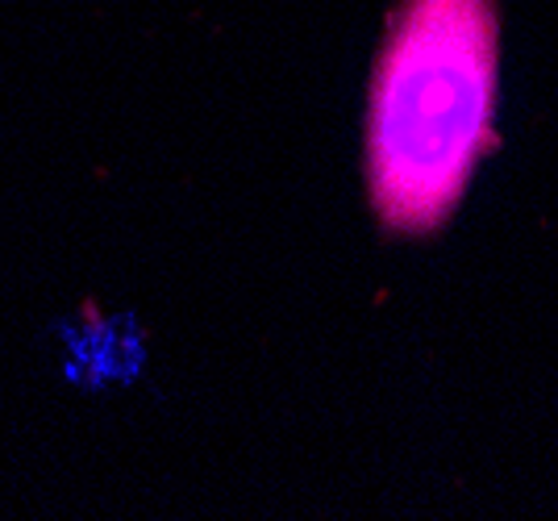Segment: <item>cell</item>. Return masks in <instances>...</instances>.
I'll return each instance as SVG.
<instances>
[{"label":"cell","mask_w":558,"mask_h":521,"mask_svg":"<svg viewBox=\"0 0 558 521\" xmlns=\"http://www.w3.org/2000/svg\"><path fill=\"white\" fill-rule=\"evenodd\" d=\"M496 0H404L375 63L367 175L375 214L425 234L496 143Z\"/></svg>","instance_id":"obj_1"}]
</instances>
